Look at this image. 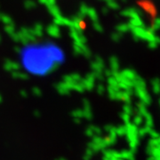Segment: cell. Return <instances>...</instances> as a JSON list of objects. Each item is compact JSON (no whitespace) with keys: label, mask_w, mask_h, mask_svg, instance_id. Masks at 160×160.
I'll return each mask as SVG.
<instances>
[{"label":"cell","mask_w":160,"mask_h":160,"mask_svg":"<svg viewBox=\"0 0 160 160\" xmlns=\"http://www.w3.org/2000/svg\"><path fill=\"white\" fill-rule=\"evenodd\" d=\"M152 30L154 31L156 29H160V18H158V20H156V22L153 24V27H152Z\"/></svg>","instance_id":"1"}]
</instances>
